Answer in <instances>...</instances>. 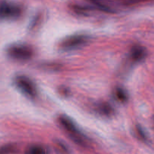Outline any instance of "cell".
<instances>
[{
    "mask_svg": "<svg viewBox=\"0 0 154 154\" xmlns=\"http://www.w3.org/2000/svg\"><path fill=\"white\" fill-rule=\"evenodd\" d=\"M7 54L10 58L19 61L28 60L32 57L33 51L29 46L25 45H13L7 49Z\"/></svg>",
    "mask_w": 154,
    "mask_h": 154,
    "instance_id": "6da1fadb",
    "label": "cell"
},
{
    "mask_svg": "<svg viewBox=\"0 0 154 154\" xmlns=\"http://www.w3.org/2000/svg\"><path fill=\"white\" fill-rule=\"evenodd\" d=\"M14 84L20 90L30 98L35 97L37 95V90L32 81L28 78L20 75L15 78Z\"/></svg>",
    "mask_w": 154,
    "mask_h": 154,
    "instance_id": "7a4b0ae2",
    "label": "cell"
},
{
    "mask_svg": "<svg viewBox=\"0 0 154 154\" xmlns=\"http://www.w3.org/2000/svg\"><path fill=\"white\" fill-rule=\"evenodd\" d=\"M59 122H60V125H61L69 133L71 134V137H72V139H73L75 142L83 146L85 144L84 140L83 139V138H81V135H79L78 128L76 127L75 124L73 123V121H72L70 118H69V117H66V116H60V117H59Z\"/></svg>",
    "mask_w": 154,
    "mask_h": 154,
    "instance_id": "3957f363",
    "label": "cell"
},
{
    "mask_svg": "<svg viewBox=\"0 0 154 154\" xmlns=\"http://www.w3.org/2000/svg\"><path fill=\"white\" fill-rule=\"evenodd\" d=\"M89 40V38L84 35H72L64 39L60 44V48L64 50H73L83 46Z\"/></svg>",
    "mask_w": 154,
    "mask_h": 154,
    "instance_id": "277c9868",
    "label": "cell"
},
{
    "mask_svg": "<svg viewBox=\"0 0 154 154\" xmlns=\"http://www.w3.org/2000/svg\"><path fill=\"white\" fill-rule=\"evenodd\" d=\"M20 14L21 9L16 5L7 2L0 3V18L13 19L18 17Z\"/></svg>",
    "mask_w": 154,
    "mask_h": 154,
    "instance_id": "5b68a950",
    "label": "cell"
},
{
    "mask_svg": "<svg viewBox=\"0 0 154 154\" xmlns=\"http://www.w3.org/2000/svg\"><path fill=\"white\" fill-rule=\"evenodd\" d=\"M132 60L136 62L142 61L147 56V51L145 48L141 46H135L131 52Z\"/></svg>",
    "mask_w": 154,
    "mask_h": 154,
    "instance_id": "8992f818",
    "label": "cell"
},
{
    "mask_svg": "<svg viewBox=\"0 0 154 154\" xmlns=\"http://www.w3.org/2000/svg\"><path fill=\"white\" fill-rule=\"evenodd\" d=\"M47 150L40 145H33L27 149L26 154H47Z\"/></svg>",
    "mask_w": 154,
    "mask_h": 154,
    "instance_id": "52a82bcc",
    "label": "cell"
},
{
    "mask_svg": "<svg viewBox=\"0 0 154 154\" xmlns=\"http://www.w3.org/2000/svg\"><path fill=\"white\" fill-rule=\"evenodd\" d=\"M115 96L117 99L121 102H126L127 101L128 96L126 92L121 88H117L115 90Z\"/></svg>",
    "mask_w": 154,
    "mask_h": 154,
    "instance_id": "ba28073f",
    "label": "cell"
},
{
    "mask_svg": "<svg viewBox=\"0 0 154 154\" xmlns=\"http://www.w3.org/2000/svg\"><path fill=\"white\" fill-rule=\"evenodd\" d=\"M14 150L13 145H5L0 147V154H9Z\"/></svg>",
    "mask_w": 154,
    "mask_h": 154,
    "instance_id": "9c48e42d",
    "label": "cell"
},
{
    "mask_svg": "<svg viewBox=\"0 0 154 154\" xmlns=\"http://www.w3.org/2000/svg\"><path fill=\"white\" fill-rule=\"evenodd\" d=\"M99 109L101 110V111L104 114H106V115L111 114V113L113 112V110L111 108V107L109 106L108 105H106V104H102V105H101V106L99 107Z\"/></svg>",
    "mask_w": 154,
    "mask_h": 154,
    "instance_id": "30bf717a",
    "label": "cell"
},
{
    "mask_svg": "<svg viewBox=\"0 0 154 154\" xmlns=\"http://www.w3.org/2000/svg\"><path fill=\"white\" fill-rule=\"evenodd\" d=\"M95 1H99V0H95ZM124 2L126 3H136V2H144L147 1V0H122Z\"/></svg>",
    "mask_w": 154,
    "mask_h": 154,
    "instance_id": "8fae6325",
    "label": "cell"
}]
</instances>
